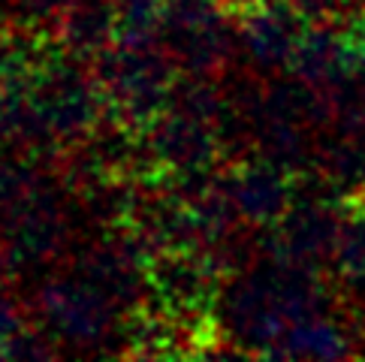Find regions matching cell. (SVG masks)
<instances>
[{"mask_svg": "<svg viewBox=\"0 0 365 362\" xmlns=\"http://www.w3.org/2000/svg\"><path fill=\"white\" fill-rule=\"evenodd\" d=\"M296 12H302L305 19H317V21H335L341 16L344 0H287Z\"/></svg>", "mask_w": 365, "mask_h": 362, "instance_id": "5b68a950", "label": "cell"}, {"mask_svg": "<svg viewBox=\"0 0 365 362\" xmlns=\"http://www.w3.org/2000/svg\"><path fill=\"white\" fill-rule=\"evenodd\" d=\"M356 338L338 323H329L323 317H308L296 323L281 338V347L275 353L284 356H308V359H344V356H359L362 347L354 344Z\"/></svg>", "mask_w": 365, "mask_h": 362, "instance_id": "7a4b0ae2", "label": "cell"}, {"mask_svg": "<svg viewBox=\"0 0 365 362\" xmlns=\"http://www.w3.org/2000/svg\"><path fill=\"white\" fill-rule=\"evenodd\" d=\"M350 4H354L356 9H365V0H350Z\"/></svg>", "mask_w": 365, "mask_h": 362, "instance_id": "8992f818", "label": "cell"}, {"mask_svg": "<svg viewBox=\"0 0 365 362\" xmlns=\"http://www.w3.org/2000/svg\"><path fill=\"white\" fill-rule=\"evenodd\" d=\"M338 236H341V200H308L284 217L278 248L287 263L317 269L335 260Z\"/></svg>", "mask_w": 365, "mask_h": 362, "instance_id": "6da1fadb", "label": "cell"}, {"mask_svg": "<svg viewBox=\"0 0 365 362\" xmlns=\"http://www.w3.org/2000/svg\"><path fill=\"white\" fill-rule=\"evenodd\" d=\"M335 266L354 287L365 284V187L341 197V236Z\"/></svg>", "mask_w": 365, "mask_h": 362, "instance_id": "3957f363", "label": "cell"}, {"mask_svg": "<svg viewBox=\"0 0 365 362\" xmlns=\"http://www.w3.org/2000/svg\"><path fill=\"white\" fill-rule=\"evenodd\" d=\"M290 178H284L275 166H259V170L245 175L242 205L257 221H272V217L284 214L287 205H290Z\"/></svg>", "mask_w": 365, "mask_h": 362, "instance_id": "277c9868", "label": "cell"}]
</instances>
